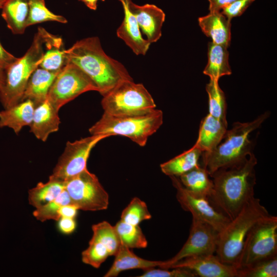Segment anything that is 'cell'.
Listing matches in <instances>:
<instances>
[{"label": "cell", "mask_w": 277, "mask_h": 277, "mask_svg": "<svg viewBox=\"0 0 277 277\" xmlns=\"http://www.w3.org/2000/svg\"><path fill=\"white\" fill-rule=\"evenodd\" d=\"M257 163L252 152L242 162L219 169L210 176L213 192L209 200L230 220L254 197Z\"/></svg>", "instance_id": "6da1fadb"}, {"label": "cell", "mask_w": 277, "mask_h": 277, "mask_svg": "<svg viewBox=\"0 0 277 277\" xmlns=\"http://www.w3.org/2000/svg\"><path fill=\"white\" fill-rule=\"evenodd\" d=\"M65 52L67 61L83 70L95 84L102 96L121 82L133 80L121 63L105 52L98 37L77 41Z\"/></svg>", "instance_id": "7a4b0ae2"}, {"label": "cell", "mask_w": 277, "mask_h": 277, "mask_svg": "<svg viewBox=\"0 0 277 277\" xmlns=\"http://www.w3.org/2000/svg\"><path fill=\"white\" fill-rule=\"evenodd\" d=\"M270 115L267 111L252 121L235 122L230 130H227L214 149L202 152V166L210 176L219 169L242 162L252 153L254 142L250 139V135L259 128Z\"/></svg>", "instance_id": "3957f363"}, {"label": "cell", "mask_w": 277, "mask_h": 277, "mask_svg": "<svg viewBox=\"0 0 277 277\" xmlns=\"http://www.w3.org/2000/svg\"><path fill=\"white\" fill-rule=\"evenodd\" d=\"M260 200L253 197L219 233L216 255L226 264L236 265L249 231L261 219L268 215Z\"/></svg>", "instance_id": "277c9868"}, {"label": "cell", "mask_w": 277, "mask_h": 277, "mask_svg": "<svg viewBox=\"0 0 277 277\" xmlns=\"http://www.w3.org/2000/svg\"><path fill=\"white\" fill-rule=\"evenodd\" d=\"M163 123L162 110L154 109L134 115L114 116L104 113L89 129L90 134L122 135L144 147L148 138L155 133Z\"/></svg>", "instance_id": "5b68a950"}, {"label": "cell", "mask_w": 277, "mask_h": 277, "mask_svg": "<svg viewBox=\"0 0 277 277\" xmlns=\"http://www.w3.org/2000/svg\"><path fill=\"white\" fill-rule=\"evenodd\" d=\"M46 30L39 27L29 48L5 71L4 85L0 89V101L4 109L19 103L27 82L38 67L44 53Z\"/></svg>", "instance_id": "8992f818"}, {"label": "cell", "mask_w": 277, "mask_h": 277, "mask_svg": "<svg viewBox=\"0 0 277 277\" xmlns=\"http://www.w3.org/2000/svg\"><path fill=\"white\" fill-rule=\"evenodd\" d=\"M102 96L101 105L104 113L111 115L142 114L156 108L147 89L133 80L121 82Z\"/></svg>", "instance_id": "52a82bcc"}, {"label": "cell", "mask_w": 277, "mask_h": 277, "mask_svg": "<svg viewBox=\"0 0 277 277\" xmlns=\"http://www.w3.org/2000/svg\"><path fill=\"white\" fill-rule=\"evenodd\" d=\"M277 255V217L269 214L259 220L249 231L236 268Z\"/></svg>", "instance_id": "ba28073f"}, {"label": "cell", "mask_w": 277, "mask_h": 277, "mask_svg": "<svg viewBox=\"0 0 277 277\" xmlns=\"http://www.w3.org/2000/svg\"><path fill=\"white\" fill-rule=\"evenodd\" d=\"M89 91L98 92L95 84L79 67L67 61L51 85L47 100L60 110L81 94Z\"/></svg>", "instance_id": "9c48e42d"}, {"label": "cell", "mask_w": 277, "mask_h": 277, "mask_svg": "<svg viewBox=\"0 0 277 277\" xmlns=\"http://www.w3.org/2000/svg\"><path fill=\"white\" fill-rule=\"evenodd\" d=\"M65 189L72 204L84 211L105 210L109 195L97 177L87 169L65 182Z\"/></svg>", "instance_id": "30bf717a"}, {"label": "cell", "mask_w": 277, "mask_h": 277, "mask_svg": "<svg viewBox=\"0 0 277 277\" xmlns=\"http://www.w3.org/2000/svg\"><path fill=\"white\" fill-rule=\"evenodd\" d=\"M108 137L91 134L72 142L68 141L50 176L66 182L87 169V163L91 150L99 142Z\"/></svg>", "instance_id": "8fae6325"}, {"label": "cell", "mask_w": 277, "mask_h": 277, "mask_svg": "<svg viewBox=\"0 0 277 277\" xmlns=\"http://www.w3.org/2000/svg\"><path fill=\"white\" fill-rule=\"evenodd\" d=\"M169 177L176 189V199L182 208L190 212L192 217L211 226L219 233L222 232L230 219L219 210L209 199L190 192L183 186L178 177Z\"/></svg>", "instance_id": "7c38bea8"}, {"label": "cell", "mask_w": 277, "mask_h": 277, "mask_svg": "<svg viewBox=\"0 0 277 277\" xmlns=\"http://www.w3.org/2000/svg\"><path fill=\"white\" fill-rule=\"evenodd\" d=\"M219 233L211 226L192 217L187 240L178 253L171 259L163 261L161 268L168 269L171 265L186 258L214 254Z\"/></svg>", "instance_id": "4fadbf2b"}, {"label": "cell", "mask_w": 277, "mask_h": 277, "mask_svg": "<svg viewBox=\"0 0 277 277\" xmlns=\"http://www.w3.org/2000/svg\"><path fill=\"white\" fill-rule=\"evenodd\" d=\"M92 229V237L82 253V260L98 268L108 256L115 255L121 243L114 226L107 221L93 225Z\"/></svg>", "instance_id": "5bb4252c"}, {"label": "cell", "mask_w": 277, "mask_h": 277, "mask_svg": "<svg viewBox=\"0 0 277 277\" xmlns=\"http://www.w3.org/2000/svg\"><path fill=\"white\" fill-rule=\"evenodd\" d=\"M185 268L196 276L238 277V269L233 265L222 262L214 254L185 258L171 265L168 269Z\"/></svg>", "instance_id": "9a60e30c"}, {"label": "cell", "mask_w": 277, "mask_h": 277, "mask_svg": "<svg viewBox=\"0 0 277 277\" xmlns=\"http://www.w3.org/2000/svg\"><path fill=\"white\" fill-rule=\"evenodd\" d=\"M128 5L147 41L150 44L156 42L162 36V28L165 19L164 11L154 5L140 6L132 0H128Z\"/></svg>", "instance_id": "2e32d148"}, {"label": "cell", "mask_w": 277, "mask_h": 277, "mask_svg": "<svg viewBox=\"0 0 277 277\" xmlns=\"http://www.w3.org/2000/svg\"><path fill=\"white\" fill-rule=\"evenodd\" d=\"M124 12V19L116 31L117 36L137 55H145L151 44L143 37L137 21L130 11L128 0H118Z\"/></svg>", "instance_id": "e0dca14e"}, {"label": "cell", "mask_w": 277, "mask_h": 277, "mask_svg": "<svg viewBox=\"0 0 277 277\" xmlns=\"http://www.w3.org/2000/svg\"><path fill=\"white\" fill-rule=\"evenodd\" d=\"M59 110L47 99L35 107L30 131L38 140L45 142L49 135L58 131L61 123Z\"/></svg>", "instance_id": "ac0fdd59"}, {"label": "cell", "mask_w": 277, "mask_h": 277, "mask_svg": "<svg viewBox=\"0 0 277 277\" xmlns=\"http://www.w3.org/2000/svg\"><path fill=\"white\" fill-rule=\"evenodd\" d=\"M204 33L210 37L212 42L228 48L231 41V20L220 11H211L198 19Z\"/></svg>", "instance_id": "d6986e66"}, {"label": "cell", "mask_w": 277, "mask_h": 277, "mask_svg": "<svg viewBox=\"0 0 277 277\" xmlns=\"http://www.w3.org/2000/svg\"><path fill=\"white\" fill-rule=\"evenodd\" d=\"M60 71H50L38 67L31 75L21 101L29 100L33 103L35 107L44 102Z\"/></svg>", "instance_id": "ffe728a7"}, {"label": "cell", "mask_w": 277, "mask_h": 277, "mask_svg": "<svg viewBox=\"0 0 277 277\" xmlns=\"http://www.w3.org/2000/svg\"><path fill=\"white\" fill-rule=\"evenodd\" d=\"M227 130V121L219 120L209 113L201 121L198 138L194 145L203 152H209L220 143Z\"/></svg>", "instance_id": "44dd1931"}, {"label": "cell", "mask_w": 277, "mask_h": 277, "mask_svg": "<svg viewBox=\"0 0 277 277\" xmlns=\"http://www.w3.org/2000/svg\"><path fill=\"white\" fill-rule=\"evenodd\" d=\"M114 256V261L104 275L105 277H115L120 272L130 269H142L146 270L155 267H160L163 263V261H150L141 258L122 244H121Z\"/></svg>", "instance_id": "7402d4cb"}, {"label": "cell", "mask_w": 277, "mask_h": 277, "mask_svg": "<svg viewBox=\"0 0 277 277\" xmlns=\"http://www.w3.org/2000/svg\"><path fill=\"white\" fill-rule=\"evenodd\" d=\"M34 109V104L29 100L4 109L0 111V128L9 127L18 134L23 127L31 124Z\"/></svg>", "instance_id": "603a6c76"}, {"label": "cell", "mask_w": 277, "mask_h": 277, "mask_svg": "<svg viewBox=\"0 0 277 277\" xmlns=\"http://www.w3.org/2000/svg\"><path fill=\"white\" fill-rule=\"evenodd\" d=\"M209 177L206 169L200 164L178 178L183 186L190 192L210 199L213 192V184Z\"/></svg>", "instance_id": "cb8c5ba5"}, {"label": "cell", "mask_w": 277, "mask_h": 277, "mask_svg": "<svg viewBox=\"0 0 277 277\" xmlns=\"http://www.w3.org/2000/svg\"><path fill=\"white\" fill-rule=\"evenodd\" d=\"M2 9L8 28L14 34H23L29 15L28 0H7Z\"/></svg>", "instance_id": "d4e9b609"}, {"label": "cell", "mask_w": 277, "mask_h": 277, "mask_svg": "<svg viewBox=\"0 0 277 277\" xmlns=\"http://www.w3.org/2000/svg\"><path fill=\"white\" fill-rule=\"evenodd\" d=\"M231 73L227 48L212 42L209 43L208 63L203 73L209 76L210 79L219 81L221 77Z\"/></svg>", "instance_id": "484cf974"}, {"label": "cell", "mask_w": 277, "mask_h": 277, "mask_svg": "<svg viewBox=\"0 0 277 277\" xmlns=\"http://www.w3.org/2000/svg\"><path fill=\"white\" fill-rule=\"evenodd\" d=\"M44 51L39 67L50 71H60L67 63L62 39L46 31Z\"/></svg>", "instance_id": "4316f807"}, {"label": "cell", "mask_w": 277, "mask_h": 277, "mask_svg": "<svg viewBox=\"0 0 277 277\" xmlns=\"http://www.w3.org/2000/svg\"><path fill=\"white\" fill-rule=\"evenodd\" d=\"M202 151L195 145L160 165L161 171L169 176H180L199 165Z\"/></svg>", "instance_id": "83f0119b"}, {"label": "cell", "mask_w": 277, "mask_h": 277, "mask_svg": "<svg viewBox=\"0 0 277 277\" xmlns=\"http://www.w3.org/2000/svg\"><path fill=\"white\" fill-rule=\"evenodd\" d=\"M65 188V182L49 176L47 182L38 183L28 192L29 204L35 208L54 200Z\"/></svg>", "instance_id": "f1b7e54d"}, {"label": "cell", "mask_w": 277, "mask_h": 277, "mask_svg": "<svg viewBox=\"0 0 277 277\" xmlns=\"http://www.w3.org/2000/svg\"><path fill=\"white\" fill-rule=\"evenodd\" d=\"M121 243L129 248H144L147 240L139 225H134L120 220L114 226Z\"/></svg>", "instance_id": "f546056e"}, {"label": "cell", "mask_w": 277, "mask_h": 277, "mask_svg": "<svg viewBox=\"0 0 277 277\" xmlns=\"http://www.w3.org/2000/svg\"><path fill=\"white\" fill-rule=\"evenodd\" d=\"M206 90L209 98V113L219 120L227 121L226 97L218 81L210 79L206 86Z\"/></svg>", "instance_id": "4dcf8cb0"}, {"label": "cell", "mask_w": 277, "mask_h": 277, "mask_svg": "<svg viewBox=\"0 0 277 277\" xmlns=\"http://www.w3.org/2000/svg\"><path fill=\"white\" fill-rule=\"evenodd\" d=\"M29 11L27 22V27L48 21H54L66 24V18L57 15L49 10L45 5V0H28Z\"/></svg>", "instance_id": "1f68e13d"}, {"label": "cell", "mask_w": 277, "mask_h": 277, "mask_svg": "<svg viewBox=\"0 0 277 277\" xmlns=\"http://www.w3.org/2000/svg\"><path fill=\"white\" fill-rule=\"evenodd\" d=\"M238 269V277H276L277 255Z\"/></svg>", "instance_id": "d6a6232c"}, {"label": "cell", "mask_w": 277, "mask_h": 277, "mask_svg": "<svg viewBox=\"0 0 277 277\" xmlns=\"http://www.w3.org/2000/svg\"><path fill=\"white\" fill-rule=\"evenodd\" d=\"M69 204L72 203L65 188L54 200L36 208L33 214L37 220L41 222L49 220L58 221L60 218L59 211L61 208Z\"/></svg>", "instance_id": "836d02e7"}, {"label": "cell", "mask_w": 277, "mask_h": 277, "mask_svg": "<svg viewBox=\"0 0 277 277\" xmlns=\"http://www.w3.org/2000/svg\"><path fill=\"white\" fill-rule=\"evenodd\" d=\"M121 220L130 224L139 225V224L151 218L146 204L141 199L135 197L122 212Z\"/></svg>", "instance_id": "e575fe53"}, {"label": "cell", "mask_w": 277, "mask_h": 277, "mask_svg": "<svg viewBox=\"0 0 277 277\" xmlns=\"http://www.w3.org/2000/svg\"><path fill=\"white\" fill-rule=\"evenodd\" d=\"M169 269L150 268L145 270L140 277H195L196 275L190 270L185 268Z\"/></svg>", "instance_id": "d590c367"}, {"label": "cell", "mask_w": 277, "mask_h": 277, "mask_svg": "<svg viewBox=\"0 0 277 277\" xmlns=\"http://www.w3.org/2000/svg\"><path fill=\"white\" fill-rule=\"evenodd\" d=\"M255 0H236L230 4L223 7L221 12L223 15L231 20L233 17L241 15L247 8Z\"/></svg>", "instance_id": "8d00e7d4"}, {"label": "cell", "mask_w": 277, "mask_h": 277, "mask_svg": "<svg viewBox=\"0 0 277 277\" xmlns=\"http://www.w3.org/2000/svg\"><path fill=\"white\" fill-rule=\"evenodd\" d=\"M17 57L7 51L0 43V71L5 72Z\"/></svg>", "instance_id": "74e56055"}, {"label": "cell", "mask_w": 277, "mask_h": 277, "mask_svg": "<svg viewBox=\"0 0 277 277\" xmlns=\"http://www.w3.org/2000/svg\"><path fill=\"white\" fill-rule=\"evenodd\" d=\"M58 221L60 230L65 234L71 233L76 228V223L74 218L61 217Z\"/></svg>", "instance_id": "f35d334b"}, {"label": "cell", "mask_w": 277, "mask_h": 277, "mask_svg": "<svg viewBox=\"0 0 277 277\" xmlns=\"http://www.w3.org/2000/svg\"><path fill=\"white\" fill-rule=\"evenodd\" d=\"M78 208L73 204L63 206L59 211L60 217H67L74 218L77 214Z\"/></svg>", "instance_id": "ab89813d"}, {"label": "cell", "mask_w": 277, "mask_h": 277, "mask_svg": "<svg viewBox=\"0 0 277 277\" xmlns=\"http://www.w3.org/2000/svg\"><path fill=\"white\" fill-rule=\"evenodd\" d=\"M235 1L236 0H208L209 11H220L223 7Z\"/></svg>", "instance_id": "60d3db41"}, {"label": "cell", "mask_w": 277, "mask_h": 277, "mask_svg": "<svg viewBox=\"0 0 277 277\" xmlns=\"http://www.w3.org/2000/svg\"><path fill=\"white\" fill-rule=\"evenodd\" d=\"M83 2L89 9L93 10H95L97 7V2L99 0H79ZM104 1L105 0H101Z\"/></svg>", "instance_id": "b9f144b4"}, {"label": "cell", "mask_w": 277, "mask_h": 277, "mask_svg": "<svg viewBox=\"0 0 277 277\" xmlns=\"http://www.w3.org/2000/svg\"><path fill=\"white\" fill-rule=\"evenodd\" d=\"M5 80V72L0 71V89L3 87L4 85Z\"/></svg>", "instance_id": "7bdbcfd3"}, {"label": "cell", "mask_w": 277, "mask_h": 277, "mask_svg": "<svg viewBox=\"0 0 277 277\" xmlns=\"http://www.w3.org/2000/svg\"><path fill=\"white\" fill-rule=\"evenodd\" d=\"M7 1V0H0V9H2Z\"/></svg>", "instance_id": "ee69618b"}]
</instances>
